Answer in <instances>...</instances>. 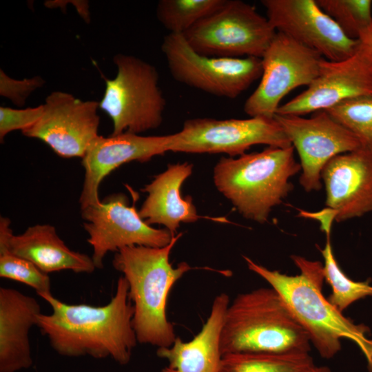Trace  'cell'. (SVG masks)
Returning a JSON list of instances; mask_svg holds the SVG:
<instances>
[{
    "label": "cell",
    "mask_w": 372,
    "mask_h": 372,
    "mask_svg": "<svg viewBox=\"0 0 372 372\" xmlns=\"http://www.w3.org/2000/svg\"><path fill=\"white\" fill-rule=\"evenodd\" d=\"M39 296L50 304L52 312L41 313L36 327L59 355L110 358L120 365L130 362L138 340L128 283L123 276L117 280L110 301L103 306L68 304L52 293Z\"/></svg>",
    "instance_id": "6da1fadb"
},
{
    "label": "cell",
    "mask_w": 372,
    "mask_h": 372,
    "mask_svg": "<svg viewBox=\"0 0 372 372\" xmlns=\"http://www.w3.org/2000/svg\"><path fill=\"white\" fill-rule=\"evenodd\" d=\"M243 258L248 269L267 282L283 298L322 358H333L341 350V340L349 339L360 347L367 360L369 371L372 372V340L366 336L369 329L346 318L323 296L324 278L320 262L292 255L291 258L300 273L289 276L270 270L247 256Z\"/></svg>",
    "instance_id": "7a4b0ae2"
},
{
    "label": "cell",
    "mask_w": 372,
    "mask_h": 372,
    "mask_svg": "<svg viewBox=\"0 0 372 372\" xmlns=\"http://www.w3.org/2000/svg\"><path fill=\"white\" fill-rule=\"evenodd\" d=\"M181 236L182 233L176 234L165 247H126L114 254L112 266L128 283V296L134 307L133 327L138 343L168 347L177 337L167 317V299L174 285L194 269L186 262L174 267L169 261Z\"/></svg>",
    "instance_id": "3957f363"
},
{
    "label": "cell",
    "mask_w": 372,
    "mask_h": 372,
    "mask_svg": "<svg viewBox=\"0 0 372 372\" xmlns=\"http://www.w3.org/2000/svg\"><path fill=\"white\" fill-rule=\"evenodd\" d=\"M311 342L280 295L261 287L238 295L225 313L222 355L237 352L309 353Z\"/></svg>",
    "instance_id": "277c9868"
},
{
    "label": "cell",
    "mask_w": 372,
    "mask_h": 372,
    "mask_svg": "<svg viewBox=\"0 0 372 372\" xmlns=\"http://www.w3.org/2000/svg\"><path fill=\"white\" fill-rule=\"evenodd\" d=\"M301 171L294 147H267L237 158L223 157L214 167V183L246 219L263 224L293 185L289 179Z\"/></svg>",
    "instance_id": "5b68a950"
},
{
    "label": "cell",
    "mask_w": 372,
    "mask_h": 372,
    "mask_svg": "<svg viewBox=\"0 0 372 372\" xmlns=\"http://www.w3.org/2000/svg\"><path fill=\"white\" fill-rule=\"evenodd\" d=\"M117 72L105 79L99 108L111 118L112 134H140L158 127L163 120L166 100L159 85V74L152 64L132 55L113 57Z\"/></svg>",
    "instance_id": "8992f818"
},
{
    "label": "cell",
    "mask_w": 372,
    "mask_h": 372,
    "mask_svg": "<svg viewBox=\"0 0 372 372\" xmlns=\"http://www.w3.org/2000/svg\"><path fill=\"white\" fill-rule=\"evenodd\" d=\"M276 32L251 5L225 0L183 35L192 49L203 55L262 58Z\"/></svg>",
    "instance_id": "52a82bcc"
},
{
    "label": "cell",
    "mask_w": 372,
    "mask_h": 372,
    "mask_svg": "<svg viewBox=\"0 0 372 372\" xmlns=\"http://www.w3.org/2000/svg\"><path fill=\"white\" fill-rule=\"evenodd\" d=\"M161 48L175 81L218 97L237 98L262 72L261 58L203 55L192 49L182 34L168 33Z\"/></svg>",
    "instance_id": "ba28073f"
},
{
    "label": "cell",
    "mask_w": 372,
    "mask_h": 372,
    "mask_svg": "<svg viewBox=\"0 0 372 372\" xmlns=\"http://www.w3.org/2000/svg\"><path fill=\"white\" fill-rule=\"evenodd\" d=\"M255 145L283 148L292 146L275 118H194L186 120L179 132L169 134L168 151L224 153L234 157L245 154Z\"/></svg>",
    "instance_id": "9c48e42d"
},
{
    "label": "cell",
    "mask_w": 372,
    "mask_h": 372,
    "mask_svg": "<svg viewBox=\"0 0 372 372\" xmlns=\"http://www.w3.org/2000/svg\"><path fill=\"white\" fill-rule=\"evenodd\" d=\"M261 59L260 81L245 101L244 111L250 117L273 118L287 94L296 87H308L315 80L324 58L277 32Z\"/></svg>",
    "instance_id": "30bf717a"
},
{
    "label": "cell",
    "mask_w": 372,
    "mask_h": 372,
    "mask_svg": "<svg viewBox=\"0 0 372 372\" xmlns=\"http://www.w3.org/2000/svg\"><path fill=\"white\" fill-rule=\"evenodd\" d=\"M81 211L96 269L103 268L104 258L109 252L116 253L131 246L162 247L169 244L175 236L166 229L148 225L121 193L108 196L99 204Z\"/></svg>",
    "instance_id": "8fae6325"
},
{
    "label": "cell",
    "mask_w": 372,
    "mask_h": 372,
    "mask_svg": "<svg viewBox=\"0 0 372 372\" xmlns=\"http://www.w3.org/2000/svg\"><path fill=\"white\" fill-rule=\"evenodd\" d=\"M300 157L299 182L307 192L320 191L324 165L334 156L361 149L358 138L335 121L325 110L309 118L276 114Z\"/></svg>",
    "instance_id": "7c38bea8"
},
{
    "label": "cell",
    "mask_w": 372,
    "mask_h": 372,
    "mask_svg": "<svg viewBox=\"0 0 372 372\" xmlns=\"http://www.w3.org/2000/svg\"><path fill=\"white\" fill-rule=\"evenodd\" d=\"M43 107L39 119L22 134L42 141L62 158H82L99 135V102L54 91L45 98Z\"/></svg>",
    "instance_id": "4fadbf2b"
},
{
    "label": "cell",
    "mask_w": 372,
    "mask_h": 372,
    "mask_svg": "<svg viewBox=\"0 0 372 372\" xmlns=\"http://www.w3.org/2000/svg\"><path fill=\"white\" fill-rule=\"evenodd\" d=\"M261 3L276 32L317 52L326 60L347 59L360 47V41L349 38L316 0H262Z\"/></svg>",
    "instance_id": "5bb4252c"
},
{
    "label": "cell",
    "mask_w": 372,
    "mask_h": 372,
    "mask_svg": "<svg viewBox=\"0 0 372 372\" xmlns=\"http://www.w3.org/2000/svg\"><path fill=\"white\" fill-rule=\"evenodd\" d=\"M372 94V56L360 43L351 57L331 61L323 59L318 76L307 88L280 105L276 114L303 116L326 110L354 97Z\"/></svg>",
    "instance_id": "9a60e30c"
},
{
    "label": "cell",
    "mask_w": 372,
    "mask_h": 372,
    "mask_svg": "<svg viewBox=\"0 0 372 372\" xmlns=\"http://www.w3.org/2000/svg\"><path fill=\"white\" fill-rule=\"evenodd\" d=\"M169 134L141 136L124 132L108 136L99 135L81 158L84 169L79 198L81 209L101 203L99 189L112 172L132 161L144 163L168 151Z\"/></svg>",
    "instance_id": "2e32d148"
},
{
    "label": "cell",
    "mask_w": 372,
    "mask_h": 372,
    "mask_svg": "<svg viewBox=\"0 0 372 372\" xmlns=\"http://www.w3.org/2000/svg\"><path fill=\"white\" fill-rule=\"evenodd\" d=\"M326 207L337 212L335 221L372 211V155L360 149L337 155L323 167Z\"/></svg>",
    "instance_id": "e0dca14e"
},
{
    "label": "cell",
    "mask_w": 372,
    "mask_h": 372,
    "mask_svg": "<svg viewBox=\"0 0 372 372\" xmlns=\"http://www.w3.org/2000/svg\"><path fill=\"white\" fill-rule=\"evenodd\" d=\"M0 249L30 261L47 274L63 270L91 273L96 269L92 256L70 249L49 224H37L15 235L10 219L1 216Z\"/></svg>",
    "instance_id": "ac0fdd59"
},
{
    "label": "cell",
    "mask_w": 372,
    "mask_h": 372,
    "mask_svg": "<svg viewBox=\"0 0 372 372\" xmlns=\"http://www.w3.org/2000/svg\"><path fill=\"white\" fill-rule=\"evenodd\" d=\"M41 313L34 298L0 287V372H18L32 366L29 332Z\"/></svg>",
    "instance_id": "d6986e66"
},
{
    "label": "cell",
    "mask_w": 372,
    "mask_h": 372,
    "mask_svg": "<svg viewBox=\"0 0 372 372\" xmlns=\"http://www.w3.org/2000/svg\"><path fill=\"white\" fill-rule=\"evenodd\" d=\"M225 293L216 296L200 331L189 341L176 337L168 347H161L156 355L167 362L161 372H220L223 355L220 335L229 304Z\"/></svg>",
    "instance_id": "ffe728a7"
},
{
    "label": "cell",
    "mask_w": 372,
    "mask_h": 372,
    "mask_svg": "<svg viewBox=\"0 0 372 372\" xmlns=\"http://www.w3.org/2000/svg\"><path fill=\"white\" fill-rule=\"evenodd\" d=\"M193 165L187 162L169 164L167 169L146 185L143 192L147 194L138 211L148 225H162L176 235L180 224L197 221L202 216L189 196L183 197L181 187L192 175Z\"/></svg>",
    "instance_id": "44dd1931"
},
{
    "label": "cell",
    "mask_w": 372,
    "mask_h": 372,
    "mask_svg": "<svg viewBox=\"0 0 372 372\" xmlns=\"http://www.w3.org/2000/svg\"><path fill=\"white\" fill-rule=\"evenodd\" d=\"M313 364L309 353L237 352L223 355L220 372H297Z\"/></svg>",
    "instance_id": "7402d4cb"
},
{
    "label": "cell",
    "mask_w": 372,
    "mask_h": 372,
    "mask_svg": "<svg viewBox=\"0 0 372 372\" xmlns=\"http://www.w3.org/2000/svg\"><path fill=\"white\" fill-rule=\"evenodd\" d=\"M316 246L324 258V278L331 287L332 292L327 298L331 304L342 312L356 300L372 296L370 280L356 282L342 271L334 256L331 236H326L324 248Z\"/></svg>",
    "instance_id": "603a6c76"
},
{
    "label": "cell",
    "mask_w": 372,
    "mask_h": 372,
    "mask_svg": "<svg viewBox=\"0 0 372 372\" xmlns=\"http://www.w3.org/2000/svg\"><path fill=\"white\" fill-rule=\"evenodd\" d=\"M225 0H160L156 16L172 34H183L196 23L217 10Z\"/></svg>",
    "instance_id": "cb8c5ba5"
},
{
    "label": "cell",
    "mask_w": 372,
    "mask_h": 372,
    "mask_svg": "<svg viewBox=\"0 0 372 372\" xmlns=\"http://www.w3.org/2000/svg\"><path fill=\"white\" fill-rule=\"evenodd\" d=\"M318 6L350 39L365 40L372 25L371 0H316Z\"/></svg>",
    "instance_id": "d4e9b609"
},
{
    "label": "cell",
    "mask_w": 372,
    "mask_h": 372,
    "mask_svg": "<svg viewBox=\"0 0 372 372\" xmlns=\"http://www.w3.org/2000/svg\"><path fill=\"white\" fill-rule=\"evenodd\" d=\"M359 141L372 155V94L344 100L325 110Z\"/></svg>",
    "instance_id": "484cf974"
},
{
    "label": "cell",
    "mask_w": 372,
    "mask_h": 372,
    "mask_svg": "<svg viewBox=\"0 0 372 372\" xmlns=\"http://www.w3.org/2000/svg\"><path fill=\"white\" fill-rule=\"evenodd\" d=\"M0 277L23 283L34 289L39 296L52 293L48 274L7 249H0Z\"/></svg>",
    "instance_id": "4316f807"
},
{
    "label": "cell",
    "mask_w": 372,
    "mask_h": 372,
    "mask_svg": "<svg viewBox=\"0 0 372 372\" xmlns=\"http://www.w3.org/2000/svg\"><path fill=\"white\" fill-rule=\"evenodd\" d=\"M43 110V104L33 107L15 109L0 107V141L3 143L8 134L12 131L21 132L36 123Z\"/></svg>",
    "instance_id": "83f0119b"
},
{
    "label": "cell",
    "mask_w": 372,
    "mask_h": 372,
    "mask_svg": "<svg viewBox=\"0 0 372 372\" xmlns=\"http://www.w3.org/2000/svg\"><path fill=\"white\" fill-rule=\"evenodd\" d=\"M44 83L45 80L40 76L18 80L0 70V95L18 107H23L29 96Z\"/></svg>",
    "instance_id": "f1b7e54d"
},
{
    "label": "cell",
    "mask_w": 372,
    "mask_h": 372,
    "mask_svg": "<svg viewBox=\"0 0 372 372\" xmlns=\"http://www.w3.org/2000/svg\"><path fill=\"white\" fill-rule=\"evenodd\" d=\"M298 217L314 219L320 224V229L326 236H331L332 224L336 219L337 212L329 207H326L316 212L307 211L298 209Z\"/></svg>",
    "instance_id": "f546056e"
},
{
    "label": "cell",
    "mask_w": 372,
    "mask_h": 372,
    "mask_svg": "<svg viewBox=\"0 0 372 372\" xmlns=\"http://www.w3.org/2000/svg\"><path fill=\"white\" fill-rule=\"evenodd\" d=\"M297 372H332V371L327 366H318L314 364Z\"/></svg>",
    "instance_id": "4dcf8cb0"
},
{
    "label": "cell",
    "mask_w": 372,
    "mask_h": 372,
    "mask_svg": "<svg viewBox=\"0 0 372 372\" xmlns=\"http://www.w3.org/2000/svg\"><path fill=\"white\" fill-rule=\"evenodd\" d=\"M360 43L366 47L372 56V25L367 38L365 40L360 41Z\"/></svg>",
    "instance_id": "1f68e13d"
}]
</instances>
